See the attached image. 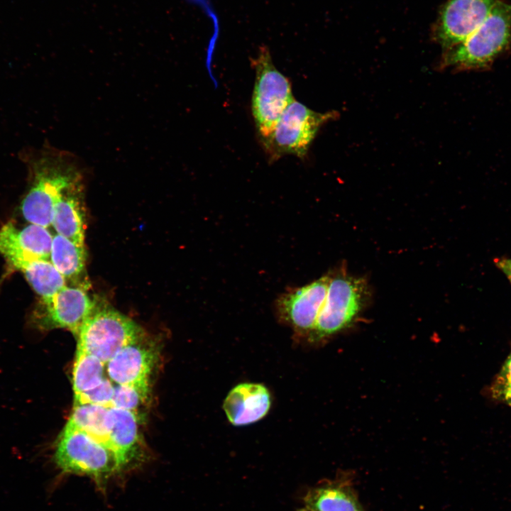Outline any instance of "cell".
Wrapping results in <instances>:
<instances>
[{
  "mask_svg": "<svg viewBox=\"0 0 511 511\" xmlns=\"http://www.w3.org/2000/svg\"><path fill=\"white\" fill-rule=\"evenodd\" d=\"M329 275L304 286L290 288L275 302L278 319L299 336H308L313 329L326 299Z\"/></svg>",
  "mask_w": 511,
  "mask_h": 511,
  "instance_id": "9c48e42d",
  "label": "cell"
},
{
  "mask_svg": "<svg viewBox=\"0 0 511 511\" xmlns=\"http://www.w3.org/2000/svg\"><path fill=\"white\" fill-rule=\"evenodd\" d=\"M51 225L60 234L84 247V208L82 180L65 191L56 203Z\"/></svg>",
  "mask_w": 511,
  "mask_h": 511,
  "instance_id": "2e32d148",
  "label": "cell"
},
{
  "mask_svg": "<svg viewBox=\"0 0 511 511\" xmlns=\"http://www.w3.org/2000/svg\"><path fill=\"white\" fill-rule=\"evenodd\" d=\"M53 238L43 226L30 223L18 228L8 221L0 229V255L11 269L19 271L32 260H49Z\"/></svg>",
  "mask_w": 511,
  "mask_h": 511,
  "instance_id": "8fae6325",
  "label": "cell"
},
{
  "mask_svg": "<svg viewBox=\"0 0 511 511\" xmlns=\"http://www.w3.org/2000/svg\"><path fill=\"white\" fill-rule=\"evenodd\" d=\"M298 511H315V510L304 506V507H302L301 509H300Z\"/></svg>",
  "mask_w": 511,
  "mask_h": 511,
  "instance_id": "d4e9b609",
  "label": "cell"
},
{
  "mask_svg": "<svg viewBox=\"0 0 511 511\" xmlns=\"http://www.w3.org/2000/svg\"><path fill=\"white\" fill-rule=\"evenodd\" d=\"M85 248L60 234L53 236L50 260L72 286L87 289L89 284L85 271Z\"/></svg>",
  "mask_w": 511,
  "mask_h": 511,
  "instance_id": "e0dca14e",
  "label": "cell"
},
{
  "mask_svg": "<svg viewBox=\"0 0 511 511\" xmlns=\"http://www.w3.org/2000/svg\"><path fill=\"white\" fill-rule=\"evenodd\" d=\"M493 262L511 283V258L507 256L498 257L493 259Z\"/></svg>",
  "mask_w": 511,
  "mask_h": 511,
  "instance_id": "cb8c5ba5",
  "label": "cell"
},
{
  "mask_svg": "<svg viewBox=\"0 0 511 511\" xmlns=\"http://www.w3.org/2000/svg\"><path fill=\"white\" fill-rule=\"evenodd\" d=\"M511 385V353L490 386V390Z\"/></svg>",
  "mask_w": 511,
  "mask_h": 511,
  "instance_id": "603a6c76",
  "label": "cell"
},
{
  "mask_svg": "<svg viewBox=\"0 0 511 511\" xmlns=\"http://www.w3.org/2000/svg\"><path fill=\"white\" fill-rule=\"evenodd\" d=\"M511 43V4L497 1L485 21L463 42L447 50L444 67L485 70Z\"/></svg>",
  "mask_w": 511,
  "mask_h": 511,
  "instance_id": "7a4b0ae2",
  "label": "cell"
},
{
  "mask_svg": "<svg viewBox=\"0 0 511 511\" xmlns=\"http://www.w3.org/2000/svg\"><path fill=\"white\" fill-rule=\"evenodd\" d=\"M367 294L363 278L346 273L329 275L326 299L308 339L321 341L351 324L362 309Z\"/></svg>",
  "mask_w": 511,
  "mask_h": 511,
  "instance_id": "8992f818",
  "label": "cell"
},
{
  "mask_svg": "<svg viewBox=\"0 0 511 511\" xmlns=\"http://www.w3.org/2000/svg\"><path fill=\"white\" fill-rule=\"evenodd\" d=\"M96 304L87 289L66 285L53 296L40 299L31 324L40 331L67 329L77 336Z\"/></svg>",
  "mask_w": 511,
  "mask_h": 511,
  "instance_id": "ba28073f",
  "label": "cell"
},
{
  "mask_svg": "<svg viewBox=\"0 0 511 511\" xmlns=\"http://www.w3.org/2000/svg\"><path fill=\"white\" fill-rule=\"evenodd\" d=\"M40 298L49 297L66 286L65 278L50 260H34L20 270Z\"/></svg>",
  "mask_w": 511,
  "mask_h": 511,
  "instance_id": "d6986e66",
  "label": "cell"
},
{
  "mask_svg": "<svg viewBox=\"0 0 511 511\" xmlns=\"http://www.w3.org/2000/svg\"><path fill=\"white\" fill-rule=\"evenodd\" d=\"M106 364L99 358L77 348L72 371L75 395L99 385L105 377Z\"/></svg>",
  "mask_w": 511,
  "mask_h": 511,
  "instance_id": "ffe728a7",
  "label": "cell"
},
{
  "mask_svg": "<svg viewBox=\"0 0 511 511\" xmlns=\"http://www.w3.org/2000/svg\"><path fill=\"white\" fill-rule=\"evenodd\" d=\"M144 336L143 330L131 319L111 306L97 302L77 336V348L106 364L123 348Z\"/></svg>",
  "mask_w": 511,
  "mask_h": 511,
  "instance_id": "277c9868",
  "label": "cell"
},
{
  "mask_svg": "<svg viewBox=\"0 0 511 511\" xmlns=\"http://www.w3.org/2000/svg\"><path fill=\"white\" fill-rule=\"evenodd\" d=\"M30 165L32 182L21 210L29 223L47 228L56 203L66 189L82 180V172L72 156L59 150H44Z\"/></svg>",
  "mask_w": 511,
  "mask_h": 511,
  "instance_id": "6da1fadb",
  "label": "cell"
},
{
  "mask_svg": "<svg viewBox=\"0 0 511 511\" xmlns=\"http://www.w3.org/2000/svg\"><path fill=\"white\" fill-rule=\"evenodd\" d=\"M272 400L268 389L260 383H242L233 388L223 409L233 426H246L262 419L269 412Z\"/></svg>",
  "mask_w": 511,
  "mask_h": 511,
  "instance_id": "4fadbf2b",
  "label": "cell"
},
{
  "mask_svg": "<svg viewBox=\"0 0 511 511\" xmlns=\"http://www.w3.org/2000/svg\"><path fill=\"white\" fill-rule=\"evenodd\" d=\"M304 506L315 511H363L351 476L341 474L307 491Z\"/></svg>",
  "mask_w": 511,
  "mask_h": 511,
  "instance_id": "9a60e30c",
  "label": "cell"
},
{
  "mask_svg": "<svg viewBox=\"0 0 511 511\" xmlns=\"http://www.w3.org/2000/svg\"><path fill=\"white\" fill-rule=\"evenodd\" d=\"M333 115L315 112L294 100L282 113L270 134L261 138L269 160L273 162L285 155L304 157L319 128Z\"/></svg>",
  "mask_w": 511,
  "mask_h": 511,
  "instance_id": "52a82bcc",
  "label": "cell"
},
{
  "mask_svg": "<svg viewBox=\"0 0 511 511\" xmlns=\"http://www.w3.org/2000/svg\"><path fill=\"white\" fill-rule=\"evenodd\" d=\"M114 392V385L113 382L106 377L95 388L75 395L74 405L92 404L111 407Z\"/></svg>",
  "mask_w": 511,
  "mask_h": 511,
  "instance_id": "7402d4cb",
  "label": "cell"
},
{
  "mask_svg": "<svg viewBox=\"0 0 511 511\" xmlns=\"http://www.w3.org/2000/svg\"><path fill=\"white\" fill-rule=\"evenodd\" d=\"M108 410L109 407L92 404L74 405L64 429L82 431L110 449L106 423Z\"/></svg>",
  "mask_w": 511,
  "mask_h": 511,
  "instance_id": "ac0fdd59",
  "label": "cell"
},
{
  "mask_svg": "<svg viewBox=\"0 0 511 511\" xmlns=\"http://www.w3.org/2000/svg\"><path fill=\"white\" fill-rule=\"evenodd\" d=\"M53 460L63 473L90 477L99 486L122 470L110 449L75 429L63 428L55 443Z\"/></svg>",
  "mask_w": 511,
  "mask_h": 511,
  "instance_id": "3957f363",
  "label": "cell"
},
{
  "mask_svg": "<svg viewBox=\"0 0 511 511\" xmlns=\"http://www.w3.org/2000/svg\"><path fill=\"white\" fill-rule=\"evenodd\" d=\"M143 339L125 346L106 363V373L113 383L149 388L157 352Z\"/></svg>",
  "mask_w": 511,
  "mask_h": 511,
  "instance_id": "7c38bea8",
  "label": "cell"
},
{
  "mask_svg": "<svg viewBox=\"0 0 511 511\" xmlns=\"http://www.w3.org/2000/svg\"><path fill=\"white\" fill-rule=\"evenodd\" d=\"M363 511H364V510Z\"/></svg>",
  "mask_w": 511,
  "mask_h": 511,
  "instance_id": "484cf974",
  "label": "cell"
},
{
  "mask_svg": "<svg viewBox=\"0 0 511 511\" xmlns=\"http://www.w3.org/2000/svg\"><path fill=\"white\" fill-rule=\"evenodd\" d=\"M149 388L131 385H114L111 400L112 407L131 411L138 414V411L148 399Z\"/></svg>",
  "mask_w": 511,
  "mask_h": 511,
  "instance_id": "44dd1931",
  "label": "cell"
},
{
  "mask_svg": "<svg viewBox=\"0 0 511 511\" xmlns=\"http://www.w3.org/2000/svg\"><path fill=\"white\" fill-rule=\"evenodd\" d=\"M496 1L447 0L434 26V38L447 50L459 45L485 21Z\"/></svg>",
  "mask_w": 511,
  "mask_h": 511,
  "instance_id": "30bf717a",
  "label": "cell"
},
{
  "mask_svg": "<svg viewBox=\"0 0 511 511\" xmlns=\"http://www.w3.org/2000/svg\"><path fill=\"white\" fill-rule=\"evenodd\" d=\"M106 423L109 447L123 470L138 461L141 454L137 414L111 407Z\"/></svg>",
  "mask_w": 511,
  "mask_h": 511,
  "instance_id": "5bb4252c",
  "label": "cell"
},
{
  "mask_svg": "<svg viewBox=\"0 0 511 511\" xmlns=\"http://www.w3.org/2000/svg\"><path fill=\"white\" fill-rule=\"evenodd\" d=\"M252 63L256 70L252 112L260 136L265 138L270 134L282 113L295 99L290 82L276 69L267 46L259 48Z\"/></svg>",
  "mask_w": 511,
  "mask_h": 511,
  "instance_id": "5b68a950",
  "label": "cell"
}]
</instances>
